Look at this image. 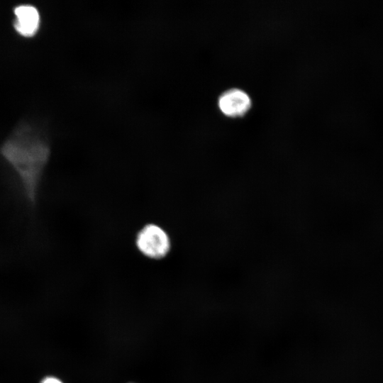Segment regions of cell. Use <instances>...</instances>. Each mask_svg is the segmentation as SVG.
Masks as SVG:
<instances>
[{"instance_id": "6da1fadb", "label": "cell", "mask_w": 383, "mask_h": 383, "mask_svg": "<svg viewBox=\"0 0 383 383\" xmlns=\"http://www.w3.org/2000/svg\"><path fill=\"white\" fill-rule=\"evenodd\" d=\"M1 153L18 174L28 200L35 204L50 155L48 145L22 128L4 143Z\"/></svg>"}, {"instance_id": "7a4b0ae2", "label": "cell", "mask_w": 383, "mask_h": 383, "mask_svg": "<svg viewBox=\"0 0 383 383\" xmlns=\"http://www.w3.org/2000/svg\"><path fill=\"white\" fill-rule=\"evenodd\" d=\"M171 239L168 233L156 223L143 226L135 237V246L145 257L158 260L165 257L171 250Z\"/></svg>"}, {"instance_id": "3957f363", "label": "cell", "mask_w": 383, "mask_h": 383, "mask_svg": "<svg viewBox=\"0 0 383 383\" xmlns=\"http://www.w3.org/2000/svg\"><path fill=\"white\" fill-rule=\"evenodd\" d=\"M220 110L228 116H240L245 113L250 107L249 95L239 89H231L223 92L218 101Z\"/></svg>"}, {"instance_id": "277c9868", "label": "cell", "mask_w": 383, "mask_h": 383, "mask_svg": "<svg viewBox=\"0 0 383 383\" xmlns=\"http://www.w3.org/2000/svg\"><path fill=\"white\" fill-rule=\"evenodd\" d=\"M13 13V27L16 32L26 38L33 36L40 26V18L38 9L32 5L23 4L16 6Z\"/></svg>"}, {"instance_id": "5b68a950", "label": "cell", "mask_w": 383, "mask_h": 383, "mask_svg": "<svg viewBox=\"0 0 383 383\" xmlns=\"http://www.w3.org/2000/svg\"><path fill=\"white\" fill-rule=\"evenodd\" d=\"M41 383H62L60 380L55 377H47Z\"/></svg>"}]
</instances>
